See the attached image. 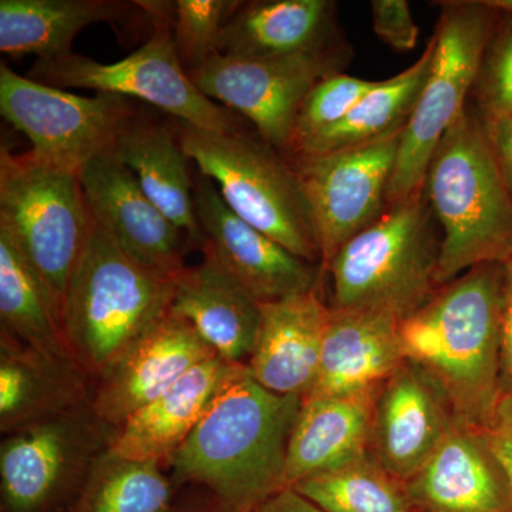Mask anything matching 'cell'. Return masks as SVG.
Returning a JSON list of instances; mask_svg holds the SVG:
<instances>
[{
	"label": "cell",
	"instance_id": "d4e9b609",
	"mask_svg": "<svg viewBox=\"0 0 512 512\" xmlns=\"http://www.w3.org/2000/svg\"><path fill=\"white\" fill-rule=\"evenodd\" d=\"M127 9V3L114 0H2L0 52L37 60L70 55L83 29L119 20Z\"/></svg>",
	"mask_w": 512,
	"mask_h": 512
},
{
	"label": "cell",
	"instance_id": "d6986e66",
	"mask_svg": "<svg viewBox=\"0 0 512 512\" xmlns=\"http://www.w3.org/2000/svg\"><path fill=\"white\" fill-rule=\"evenodd\" d=\"M404 362L396 319L330 309L318 376L303 399L376 392Z\"/></svg>",
	"mask_w": 512,
	"mask_h": 512
},
{
	"label": "cell",
	"instance_id": "ba28073f",
	"mask_svg": "<svg viewBox=\"0 0 512 512\" xmlns=\"http://www.w3.org/2000/svg\"><path fill=\"white\" fill-rule=\"evenodd\" d=\"M497 16L487 0L440 2L433 63L403 128L387 205L424 191L434 151L470 101Z\"/></svg>",
	"mask_w": 512,
	"mask_h": 512
},
{
	"label": "cell",
	"instance_id": "7c38bea8",
	"mask_svg": "<svg viewBox=\"0 0 512 512\" xmlns=\"http://www.w3.org/2000/svg\"><path fill=\"white\" fill-rule=\"evenodd\" d=\"M402 133L335 153L286 157L311 207L322 274L339 249L386 210Z\"/></svg>",
	"mask_w": 512,
	"mask_h": 512
},
{
	"label": "cell",
	"instance_id": "ac0fdd59",
	"mask_svg": "<svg viewBox=\"0 0 512 512\" xmlns=\"http://www.w3.org/2000/svg\"><path fill=\"white\" fill-rule=\"evenodd\" d=\"M329 303L312 291L261 303V323L247 367L256 382L281 396L305 397L318 376Z\"/></svg>",
	"mask_w": 512,
	"mask_h": 512
},
{
	"label": "cell",
	"instance_id": "52a82bcc",
	"mask_svg": "<svg viewBox=\"0 0 512 512\" xmlns=\"http://www.w3.org/2000/svg\"><path fill=\"white\" fill-rule=\"evenodd\" d=\"M93 217L80 175L36 160L0 154V231L12 239L62 311Z\"/></svg>",
	"mask_w": 512,
	"mask_h": 512
},
{
	"label": "cell",
	"instance_id": "3957f363",
	"mask_svg": "<svg viewBox=\"0 0 512 512\" xmlns=\"http://www.w3.org/2000/svg\"><path fill=\"white\" fill-rule=\"evenodd\" d=\"M424 192L441 231V285L512 258V195L470 101L434 151Z\"/></svg>",
	"mask_w": 512,
	"mask_h": 512
},
{
	"label": "cell",
	"instance_id": "4fadbf2b",
	"mask_svg": "<svg viewBox=\"0 0 512 512\" xmlns=\"http://www.w3.org/2000/svg\"><path fill=\"white\" fill-rule=\"evenodd\" d=\"M194 200L202 251L259 303L282 301L320 285L325 275L281 244L241 220L205 175L194 177Z\"/></svg>",
	"mask_w": 512,
	"mask_h": 512
},
{
	"label": "cell",
	"instance_id": "5bb4252c",
	"mask_svg": "<svg viewBox=\"0 0 512 512\" xmlns=\"http://www.w3.org/2000/svg\"><path fill=\"white\" fill-rule=\"evenodd\" d=\"M80 181L93 221L126 254L170 278L183 271L184 232L158 210L113 151L90 161Z\"/></svg>",
	"mask_w": 512,
	"mask_h": 512
},
{
	"label": "cell",
	"instance_id": "ffe728a7",
	"mask_svg": "<svg viewBox=\"0 0 512 512\" xmlns=\"http://www.w3.org/2000/svg\"><path fill=\"white\" fill-rule=\"evenodd\" d=\"M238 365L242 363H229L215 356L195 366L121 424L120 433L111 444L110 457L160 461L173 456Z\"/></svg>",
	"mask_w": 512,
	"mask_h": 512
},
{
	"label": "cell",
	"instance_id": "5b68a950",
	"mask_svg": "<svg viewBox=\"0 0 512 512\" xmlns=\"http://www.w3.org/2000/svg\"><path fill=\"white\" fill-rule=\"evenodd\" d=\"M171 296L173 278L131 258L94 222L63 305L74 360L103 376L170 311Z\"/></svg>",
	"mask_w": 512,
	"mask_h": 512
},
{
	"label": "cell",
	"instance_id": "836d02e7",
	"mask_svg": "<svg viewBox=\"0 0 512 512\" xmlns=\"http://www.w3.org/2000/svg\"><path fill=\"white\" fill-rule=\"evenodd\" d=\"M42 362L37 363L36 366L32 365L29 360L18 357V353L12 355L10 350L3 348L2 363H0L2 426H5L6 421L18 419L23 410L35 403L40 383L36 370L39 369Z\"/></svg>",
	"mask_w": 512,
	"mask_h": 512
},
{
	"label": "cell",
	"instance_id": "83f0119b",
	"mask_svg": "<svg viewBox=\"0 0 512 512\" xmlns=\"http://www.w3.org/2000/svg\"><path fill=\"white\" fill-rule=\"evenodd\" d=\"M73 440L67 424L49 421L23 430L3 443L2 488L13 511H35L52 497L72 466Z\"/></svg>",
	"mask_w": 512,
	"mask_h": 512
},
{
	"label": "cell",
	"instance_id": "e575fe53",
	"mask_svg": "<svg viewBox=\"0 0 512 512\" xmlns=\"http://www.w3.org/2000/svg\"><path fill=\"white\" fill-rule=\"evenodd\" d=\"M373 32L380 40L396 50L410 52L419 40V26L414 22L412 9L406 0H373Z\"/></svg>",
	"mask_w": 512,
	"mask_h": 512
},
{
	"label": "cell",
	"instance_id": "484cf974",
	"mask_svg": "<svg viewBox=\"0 0 512 512\" xmlns=\"http://www.w3.org/2000/svg\"><path fill=\"white\" fill-rule=\"evenodd\" d=\"M0 316L3 329L49 365L74 360L64 335L63 316L42 279L12 239L0 231Z\"/></svg>",
	"mask_w": 512,
	"mask_h": 512
},
{
	"label": "cell",
	"instance_id": "4316f807",
	"mask_svg": "<svg viewBox=\"0 0 512 512\" xmlns=\"http://www.w3.org/2000/svg\"><path fill=\"white\" fill-rule=\"evenodd\" d=\"M434 49L436 37L431 36L426 49L412 66L392 79L379 82L339 124L313 138L298 153L285 157L335 153L365 146L403 130L429 76Z\"/></svg>",
	"mask_w": 512,
	"mask_h": 512
},
{
	"label": "cell",
	"instance_id": "f35d334b",
	"mask_svg": "<svg viewBox=\"0 0 512 512\" xmlns=\"http://www.w3.org/2000/svg\"><path fill=\"white\" fill-rule=\"evenodd\" d=\"M255 512H325L312 503H309L302 495L293 491L292 488L281 491L269 498Z\"/></svg>",
	"mask_w": 512,
	"mask_h": 512
},
{
	"label": "cell",
	"instance_id": "8992f818",
	"mask_svg": "<svg viewBox=\"0 0 512 512\" xmlns=\"http://www.w3.org/2000/svg\"><path fill=\"white\" fill-rule=\"evenodd\" d=\"M181 146L241 220L319 265L311 207L288 158L256 133L212 134L181 124Z\"/></svg>",
	"mask_w": 512,
	"mask_h": 512
},
{
	"label": "cell",
	"instance_id": "9a60e30c",
	"mask_svg": "<svg viewBox=\"0 0 512 512\" xmlns=\"http://www.w3.org/2000/svg\"><path fill=\"white\" fill-rule=\"evenodd\" d=\"M218 356L180 316L168 311L101 376L94 410L123 424L205 360Z\"/></svg>",
	"mask_w": 512,
	"mask_h": 512
},
{
	"label": "cell",
	"instance_id": "d590c367",
	"mask_svg": "<svg viewBox=\"0 0 512 512\" xmlns=\"http://www.w3.org/2000/svg\"><path fill=\"white\" fill-rule=\"evenodd\" d=\"M483 434L503 470L512 501V397H501L493 420Z\"/></svg>",
	"mask_w": 512,
	"mask_h": 512
},
{
	"label": "cell",
	"instance_id": "f1b7e54d",
	"mask_svg": "<svg viewBox=\"0 0 512 512\" xmlns=\"http://www.w3.org/2000/svg\"><path fill=\"white\" fill-rule=\"evenodd\" d=\"M325 512H421L406 483L370 456L305 478L292 487Z\"/></svg>",
	"mask_w": 512,
	"mask_h": 512
},
{
	"label": "cell",
	"instance_id": "9c48e42d",
	"mask_svg": "<svg viewBox=\"0 0 512 512\" xmlns=\"http://www.w3.org/2000/svg\"><path fill=\"white\" fill-rule=\"evenodd\" d=\"M140 3V2H138ZM157 19L147 43L124 59L101 63L77 53L37 60L29 79L57 89H89L114 96L136 97L171 114L181 124L212 134L241 131L234 113L222 109L195 86L175 49L171 16L161 3H140Z\"/></svg>",
	"mask_w": 512,
	"mask_h": 512
},
{
	"label": "cell",
	"instance_id": "d6a6232c",
	"mask_svg": "<svg viewBox=\"0 0 512 512\" xmlns=\"http://www.w3.org/2000/svg\"><path fill=\"white\" fill-rule=\"evenodd\" d=\"M470 104L481 120L512 113V13L498 10Z\"/></svg>",
	"mask_w": 512,
	"mask_h": 512
},
{
	"label": "cell",
	"instance_id": "277c9868",
	"mask_svg": "<svg viewBox=\"0 0 512 512\" xmlns=\"http://www.w3.org/2000/svg\"><path fill=\"white\" fill-rule=\"evenodd\" d=\"M439 231L426 192L387 205L323 271L332 282L329 308L409 318L443 286Z\"/></svg>",
	"mask_w": 512,
	"mask_h": 512
},
{
	"label": "cell",
	"instance_id": "7402d4cb",
	"mask_svg": "<svg viewBox=\"0 0 512 512\" xmlns=\"http://www.w3.org/2000/svg\"><path fill=\"white\" fill-rule=\"evenodd\" d=\"M380 390L302 399L286 454L284 490L369 453Z\"/></svg>",
	"mask_w": 512,
	"mask_h": 512
},
{
	"label": "cell",
	"instance_id": "4dcf8cb0",
	"mask_svg": "<svg viewBox=\"0 0 512 512\" xmlns=\"http://www.w3.org/2000/svg\"><path fill=\"white\" fill-rule=\"evenodd\" d=\"M377 84L345 72L320 80L303 100L284 156L298 153L313 138L339 124Z\"/></svg>",
	"mask_w": 512,
	"mask_h": 512
},
{
	"label": "cell",
	"instance_id": "603a6c76",
	"mask_svg": "<svg viewBox=\"0 0 512 512\" xmlns=\"http://www.w3.org/2000/svg\"><path fill=\"white\" fill-rule=\"evenodd\" d=\"M343 39L332 0L242 2L220 39V53L239 59H278L311 53Z\"/></svg>",
	"mask_w": 512,
	"mask_h": 512
},
{
	"label": "cell",
	"instance_id": "e0dca14e",
	"mask_svg": "<svg viewBox=\"0 0 512 512\" xmlns=\"http://www.w3.org/2000/svg\"><path fill=\"white\" fill-rule=\"evenodd\" d=\"M406 485L421 512H512L507 480L483 431L458 421Z\"/></svg>",
	"mask_w": 512,
	"mask_h": 512
},
{
	"label": "cell",
	"instance_id": "1f68e13d",
	"mask_svg": "<svg viewBox=\"0 0 512 512\" xmlns=\"http://www.w3.org/2000/svg\"><path fill=\"white\" fill-rule=\"evenodd\" d=\"M238 0H177L173 6V36L187 72L220 53L222 30L237 13Z\"/></svg>",
	"mask_w": 512,
	"mask_h": 512
},
{
	"label": "cell",
	"instance_id": "7a4b0ae2",
	"mask_svg": "<svg viewBox=\"0 0 512 512\" xmlns=\"http://www.w3.org/2000/svg\"><path fill=\"white\" fill-rule=\"evenodd\" d=\"M302 397L266 390L238 365L183 446L170 457L181 480L211 488L237 512L284 491L286 454Z\"/></svg>",
	"mask_w": 512,
	"mask_h": 512
},
{
	"label": "cell",
	"instance_id": "74e56055",
	"mask_svg": "<svg viewBox=\"0 0 512 512\" xmlns=\"http://www.w3.org/2000/svg\"><path fill=\"white\" fill-rule=\"evenodd\" d=\"M503 329H501V397H512V258L504 262Z\"/></svg>",
	"mask_w": 512,
	"mask_h": 512
},
{
	"label": "cell",
	"instance_id": "6da1fadb",
	"mask_svg": "<svg viewBox=\"0 0 512 512\" xmlns=\"http://www.w3.org/2000/svg\"><path fill=\"white\" fill-rule=\"evenodd\" d=\"M504 265L468 269L399 322L404 357L444 393L458 423L483 431L501 400Z\"/></svg>",
	"mask_w": 512,
	"mask_h": 512
},
{
	"label": "cell",
	"instance_id": "44dd1931",
	"mask_svg": "<svg viewBox=\"0 0 512 512\" xmlns=\"http://www.w3.org/2000/svg\"><path fill=\"white\" fill-rule=\"evenodd\" d=\"M170 312L197 330L218 356L247 365L254 350L261 303L211 258L173 278Z\"/></svg>",
	"mask_w": 512,
	"mask_h": 512
},
{
	"label": "cell",
	"instance_id": "30bf717a",
	"mask_svg": "<svg viewBox=\"0 0 512 512\" xmlns=\"http://www.w3.org/2000/svg\"><path fill=\"white\" fill-rule=\"evenodd\" d=\"M0 113L29 138L36 160L79 175L114 150L134 119L124 97L77 96L20 76L6 63L0 64Z\"/></svg>",
	"mask_w": 512,
	"mask_h": 512
},
{
	"label": "cell",
	"instance_id": "f546056e",
	"mask_svg": "<svg viewBox=\"0 0 512 512\" xmlns=\"http://www.w3.org/2000/svg\"><path fill=\"white\" fill-rule=\"evenodd\" d=\"M113 458V457H111ZM94 481L79 512H168L171 488L158 461L113 458Z\"/></svg>",
	"mask_w": 512,
	"mask_h": 512
},
{
	"label": "cell",
	"instance_id": "8d00e7d4",
	"mask_svg": "<svg viewBox=\"0 0 512 512\" xmlns=\"http://www.w3.org/2000/svg\"><path fill=\"white\" fill-rule=\"evenodd\" d=\"M481 124L495 163L512 195V113L481 120Z\"/></svg>",
	"mask_w": 512,
	"mask_h": 512
},
{
	"label": "cell",
	"instance_id": "2e32d148",
	"mask_svg": "<svg viewBox=\"0 0 512 512\" xmlns=\"http://www.w3.org/2000/svg\"><path fill=\"white\" fill-rule=\"evenodd\" d=\"M456 421L444 393L406 360L377 397L369 454L406 483Z\"/></svg>",
	"mask_w": 512,
	"mask_h": 512
},
{
	"label": "cell",
	"instance_id": "8fae6325",
	"mask_svg": "<svg viewBox=\"0 0 512 512\" xmlns=\"http://www.w3.org/2000/svg\"><path fill=\"white\" fill-rule=\"evenodd\" d=\"M353 49L340 39L323 49L278 59L211 56L188 72L211 100L247 119L269 146L285 153L303 100L330 74L345 72Z\"/></svg>",
	"mask_w": 512,
	"mask_h": 512
},
{
	"label": "cell",
	"instance_id": "cb8c5ba5",
	"mask_svg": "<svg viewBox=\"0 0 512 512\" xmlns=\"http://www.w3.org/2000/svg\"><path fill=\"white\" fill-rule=\"evenodd\" d=\"M113 153L158 210L201 247L204 237L195 211L194 178L181 141L164 126L133 119Z\"/></svg>",
	"mask_w": 512,
	"mask_h": 512
},
{
	"label": "cell",
	"instance_id": "ab89813d",
	"mask_svg": "<svg viewBox=\"0 0 512 512\" xmlns=\"http://www.w3.org/2000/svg\"><path fill=\"white\" fill-rule=\"evenodd\" d=\"M487 2L501 12L512 13V0H487Z\"/></svg>",
	"mask_w": 512,
	"mask_h": 512
}]
</instances>
